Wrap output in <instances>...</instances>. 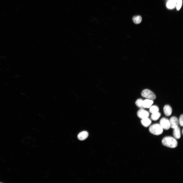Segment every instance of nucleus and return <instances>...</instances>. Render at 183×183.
<instances>
[{
    "mask_svg": "<svg viewBox=\"0 0 183 183\" xmlns=\"http://www.w3.org/2000/svg\"><path fill=\"white\" fill-rule=\"evenodd\" d=\"M176 3L169 0L166 3V7L169 9H173L176 6Z\"/></svg>",
    "mask_w": 183,
    "mask_h": 183,
    "instance_id": "f8f14e48",
    "label": "nucleus"
},
{
    "mask_svg": "<svg viewBox=\"0 0 183 183\" xmlns=\"http://www.w3.org/2000/svg\"><path fill=\"white\" fill-rule=\"evenodd\" d=\"M142 96L148 99L154 100L156 98L155 94L150 90L146 89L143 90L141 93Z\"/></svg>",
    "mask_w": 183,
    "mask_h": 183,
    "instance_id": "7ed1b4c3",
    "label": "nucleus"
},
{
    "mask_svg": "<svg viewBox=\"0 0 183 183\" xmlns=\"http://www.w3.org/2000/svg\"><path fill=\"white\" fill-rule=\"evenodd\" d=\"M162 143L164 146L171 148H176L178 145V142L176 139L170 136L164 138L162 140Z\"/></svg>",
    "mask_w": 183,
    "mask_h": 183,
    "instance_id": "f257e3e1",
    "label": "nucleus"
},
{
    "mask_svg": "<svg viewBox=\"0 0 183 183\" xmlns=\"http://www.w3.org/2000/svg\"><path fill=\"white\" fill-rule=\"evenodd\" d=\"M142 20V17L140 16H135L133 18V20L134 22L136 24H138L140 23Z\"/></svg>",
    "mask_w": 183,
    "mask_h": 183,
    "instance_id": "2eb2a0df",
    "label": "nucleus"
},
{
    "mask_svg": "<svg viewBox=\"0 0 183 183\" xmlns=\"http://www.w3.org/2000/svg\"><path fill=\"white\" fill-rule=\"evenodd\" d=\"M171 128L174 129L178 126L179 124V120L176 117H171L169 120Z\"/></svg>",
    "mask_w": 183,
    "mask_h": 183,
    "instance_id": "423d86ee",
    "label": "nucleus"
},
{
    "mask_svg": "<svg viewBox=\"0 0 183 183\" xmlns=\"http://www.w3.org/2000/svg\"><path fill=\"white\" fill-rule=\"evenodd\" d=\"M141 123L142 125L147 128L150 125L152 122L150 119L147 117L142 119Z\"/></svg>",
    "mask_w": 183,
    "mask_h": 183,
    "instance_id": "9b49d317",
    "label": "nucleus"
},
{
    "mask_svg": "<svg viewBox=\"0 0 183 183\" xmlns=\"http://www.w3.org/2000/svg\"><path fill=\"white\" fill-rule=\"evenodd\" d=\"M164 111L165 114L166 116H169L172 114V110L170 106L166 105L164 108Z\"/></svg>",
    "mask_w": 183,
    "mask_h": 183,
    "instance_id": "1a4fd4ad",
    "label": "nucleus"
},
{
    "mask_svg": "<svg viewBox=\"0 0 183 183\" xmlns=\"http://www.w3.org/2000/svg\"><path fill=\"white\" fill-rule=\"evenodd\" d=\"M159 109L158 107L156 106H151L150 108V112L152 114L155 113L159 112Z\"/></svg>",
    "mask_w": 183,
    "mask_h": 183,
    "instance_id": "4468645a",
    "label": "nucleus"
},
{
    "mask_svg": "<svg viewBox=\"0 0 183 183\" xmlns=\"http://www.w3.org/2000/svg\"><path fill=\"white\" fill-rule=\"evenodd\" d=\"M173 135L176 139H179L181 138V134L180 129L178 126L174 129Z\"/></svg>",
    "mask_w": 183,
    "mask_h": 183,
    "instance_id": "9d476101",
    "label": "nucleus"
},
{
    "mask_svg": "<svg viewBox=\"0 0 183 183\" xmlns=\"http://www.w3.org/2000/svg\"><path fill=\"white\" fill-rule=\"evenodd\" d=\"M161 115L160 113L158 112L152 114L151 116V118L152 120L154 121L157 120L160 118Z\"/></svg>",
    "mask_w": 183,
    "mask_h": 183,
    "instance_id": "ddd939ff",
    "label": "nucleus"
},
{
    "mask_svg": "<svg viewBox=\"0 0 183 183\" xmlns=\"http://www.w3.org/2000/svg\"><path fill=\"white\" fill-rule=\"evenodd\" d=\"M183 3L182 0H179L176 3V6L177 10L179 11L181 9Z\"/></svg>",
    "mask_w": 183,
    "mask_h": 183,
    "instance_id": "f3484780",
    "label": "nucleus"
},
{
    "mask_svg": "<svg viewBox=\"0 0 183 183\" xmlns=\"http://www.w3.org/2000/svg\"><path fill=\"white\" fill-rule=\"evenodd\" d=\"M149 131L152 134L158 136L163 133V129L160 124H156L151 125L150 127Z\"/></svg>",
    "mask_w": 183,
    "mask_h": 183,
    "instance_id": "f03ea898",
    "label": "nucleus"
},
{
    "mask_svg": "<svg viewBox=\"0 0 183 183\" xmlns=\"http://www.w3.org/2000/svg\"><path fill=\"white\" fill-rule=\"evenodd\" d=\"M170 0L174 2L177 3L179 0Z\"/></svg>",
    "mask_w": 183,
    "mask_h": 183,
    "instance_id": "6ab92c4d",
    "label": "nucleus"
},
{
    "mask_svg": "<svg viewBox=\"0 0 183 183\" xmlns=\"http://www.w3.org/2000/svg\"><path fill=\"white\" fill-rule=\"evenodd\" d=\"M154 101L153 100L149 99L143 101L142 105L144 108H150L153 104Z\"/></svg>",
    "mask_w": 183,
    "mask_h": 183,
    "instance_id": "6e6552de",
    "label": "nucleus"
},
{
    "mask_svg": "<svg viewBox=\"0 0 183 183\" xmlns=\"http://www.w3.org/2000/svg\"><path fill=\"white\" fill-rule=\"evenodd\" d=\"M149 115V113L148 111L143 109H141L139 110L137 113L138 117L142 119L148 117Z\"/></svg>",
    "mask_w": 183,
    "mask_h": 183,
    "instance_id": "39448f33",
    "label": "nucleus"
},
{
    "mask_svg": "<svg viewBox=\"0 0 183 183\" xmlns=\"http://www.w3.org/2000/svg\"><path fill=\"white\" fill-rule=\"evenodd\" d=\"M143 101L142 99H139L136 101V103H135L136 105L141 109H143L144 108L142 105Z\"/></svg>",
    "mask_w": 183,
    "mask_h": 183,
    "instance_id": "dca6fc26",
    "label": "nucleus"
},
{
    "mask_svg": "<svg viewBox=\"0 0 183 183\" xmlns=\"http://www.w3.org/2000/svg\"><path fill=\"white\" fill-rule=\"evenodd\" d=\"M160 125L163 129L168 130L171 128L169 120L168 119L162 118L160 121Z\"/></svg>",
    "mask_w": 183,
    "mask_h": 183,
    "instance_id": "20e7f679",
    "label": "nucleus"
},
{
    "mask_svg": "<svg viewBox=\"0 0 183 183\" xmlns=\"http://www.w3.org/2000/svg\"><path fill=\"white\" fill-rule=\"evenodd\" d=\"M89 136L88 132L84 131L80 133L78 135V139L80 140L83 141L86 139Z\"/></svg>",
    "mask_w": 183,
    "mask_h": 183,
    "instance_id": "0eeeda50",
    "label": "nucleus"
},
{
    "mask_svg": "<svg viewBox=\"0 0 183 183\" xmlns=\"http://www.w3.org/2000/svg\"><path fill=\"white\" fill-rule=\"evenodd\" d=\"M183 115H182L180 117L179 121V123L180 125L181 126H183Z\"/></svg>",
    "mask_w": 183,
    "mask_h": 183,
    "instance_id": "a211bd4d",
    "label": "nucleus"
}]
</instances>
